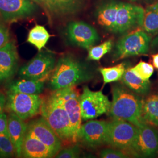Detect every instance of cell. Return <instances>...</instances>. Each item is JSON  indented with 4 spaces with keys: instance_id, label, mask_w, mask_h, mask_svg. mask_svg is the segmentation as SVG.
Wrapping results in <instances>:
<instances>
[{
    "instance_id": "obj_1",
    "label": "cell",
    "mask_w": 158,
    "mask_h": 158,
    "mask_svg": "<svg viewBox=\"0 0 158 158\" xmlns=\"http://www.w3.org/2000/svg\"><path fill=\"white\" fill-rule=\"evenodd\" d=\"M94 76L90 66L71 54H66L58 59L49 77L48 86L51 90H57L89 81Z\"/></svg>"
},
{
    "instance_id": "obj_2",
    "label": "cell",
    "mask_w": 158,
    "mask_h": 158,
    "mask_svg": "<svg viewBox=\"0 0 158 158\" xmlns=\"http://www.w3.org/2000/svg\"><path fill=\"white\" fill-rule=\"evenodd\" d=\"M113 101L109 111L113 119L130 122L137 127L143 124L141 97L125 85H115L113 87Z\"/></svg>"
},
{
    "instance_id": "obj_3",
    "label": "cell",
    "mask_w": 158,
    "mask_h": 158,
    "mask_svg": "<svg viewBox=\"0 0 158 158\" xmlns=\"http://www.w3.org/2000/svg\"><path fill=\"white\" fill-rule=\"evenodd\" d=\"M40 114L60 138L63 143L70 145L77 142L68 113L52 92L43 98Z\"/></svg>"
},
{
    "instance_id": "obj_4",
    "label": "cell",
    "mask_w": 158,
    "mask_h": 158,
    "mask_svg": "<svg viewBox=\"0 0 158 158\" xmlns=\"http://www.w3.org/2000/svg\"><path fill=\"white\" fill-rule=\"evenodd\" d=\"M138 132V128L130 122L113 119L108 122L105 144L128 153L135 141Z\"/></svg>"
},
{
    "instance_id": "obj_5",
    "label": "cell",
    "mask_w": 158,
    "mask_h": 158,
    "mask_svg": "<svg viewBox=\"0 0 158 158\" xmlns=\"http://www.w3.org/2000/svg\"><path fill=\"white\" fill-rule=\"evenodd\" d=\"M42 100L40 95L8 91L5 110L25 121L40 114Z\"/></svg>"
},
{
    "instance_id": "obj_6",
    "label": "cell",
    "mask_w": 158,
    "mask_h": 158,
    "mask_svg": "<svg viewBox=\"0 0 158 158\" xmlns=\"http://www.w3.org/2000/svg\"><path fill=\"white\" fill-rule=\"evenodd\" d=\"M151 37L143 30H136L127 34L117 42L115 46V60L145 55L149 49Z\"/></svg>"
},
{
    "instance_id": "obj_7",
    "label": "cell",
    "mask_w": 158,
    "mask_h": 158,
    "mask_svg": "<svg viewBox=\"0 0 158 158\" xmlns=\"http://www.w3.org/2000/svg\"><path fill=\"white\" fill-rule=\"evenodd\" d=\"M80 104L82 119L87 121L108 113L111 102L102 91H93L85 86L80 96Z\"/></svg>"
},
{
    "instance_id": "obj_8",
    "label": "cell",
    "mask_w": 158,
    "mask_h": 158,
    "mask_svg": "<svg viewBox=\"0 0 158 158\" xmlns=\"http://www.w3.org/2000/svg\"><path fill=\"white\" fill-rule=\"evenodd\" d=\"M56 65L55 55L48 51L39 53L19 70L21 77L46 81L49 78Z\"/></svg>"
},
{
    "instance_id": "obj_9",
    "label": "cell",
    "mask_w": 158,
    "mask_h": 158,
    "mask_svg": "<svg viewBox=\"0 0 158 158\" xmlns=\"http://www.w3.org/2000/svg\"><path fill=\"white\" fill-rule=\"evenodd\" d=\"M52 93L68 113L74 135L77 142L82 120L79 91L75 86H72L52 91Z\"/></svg>"
},
{
    "instance_id": "obj_10",
    "label": "cell",
    "mask_w": 158,
    "mask_h": 158,
    "mask_svg": "<svg viewBox=\"0 0 158 158\" xmlns=\"http://www.w3.org/2000/svg\"><path fill=\"white\" fill-rule=\"evenodd\" d=\"M138 128L135 141L128 153L135 157H153L158 152V131L150 125Z\"/></svg>"
},
{
    "instance_id": "obj_11",
    "label": "cell",
    "mask_w": 158,
    "mask_h": 158,
    "mask_svg": "<svg viewBox=\"0 0 158 158\" xmlns=\"http://www.w3.org/2000/svg\"><path fill=\"white\" fill-rule=\"evenodd\" d=\"M145 10L140 6L119 2L118 9L113 33L123 34L132 29L142 27Z\"/></svg>"
},
{
    "instance_id": "obj_12",
    "label": "cell",
    "mask_w": 158,
    "mask_h": 158,
    "mask_svg": "<svg viewBox=\"0 0 158 158\" xmlns=\"http://www.w3.org/2000/svg\"><path fill=\"white\" fill-rule=\"evenodd\" d=\"M66 34L72 45L86 49L93 46L100 39L96 29L83 21L69 23Z\"/></svg>"
},
{
    "instance_id": "obj_13",
    "label": "cell",
    "mask_w": 158,
    "mask_h": 158,
    "mask_svg": "<svg viewBox=\"0 0 158 158\" xmlns=\"http://www.w3.org/2000/svg\"><path fill=\"white\" fill-rule=\"evenodd\" d=\"M45 12L49 19L73 15L80 11L84 0H32Z\"/></svg>"
},
{
    "instance_id": "obj_14",
    "label": "cell",
    "mask_w": 158,
    "mask_h": 158,
    "mask_svg": "<svg viewBox=\"0 0 158 158\" xmlns=\"http://www.w3.org/2000/svg\"><path fill=\"white\" fill-rule=\"evenodd\" d=\"M108 122L103 120H90L81 125L77 142L89 148L94 149L105 144Z\"/></svg>"
},
{
    "instance_id": "obj_15",
    "label": "cell",
    "mask_w": 158,
    "mask_h": 158,
    "mask_svg": "<svg viewBox=\"0 0 158 158\" xmlns=\"http://www.w3.org/2000/svg\"><path fill=\"white\" fill-rule=\"evenodd\" d=\"M27 130L56 155L62 149V140L42 117L30 121Z\"/></svg>"
},
{
    "instance_id": "obj_16",
    "label": "cell",
    "mask_w": 158,
    "mask_h": 158,
    "mask_svg": "<svg viewBox=\"0 0 158 158\" xmlns=\"http://www.w3.org/2000/svg\"><path fill=\"white\" fill-rule=\"evenodd\" d=\"M32 0H0V16L7 21L31 17L36 11Z\"/></svg>"
},
{
    "instance_id": "obj_17",
    "label": "cell",
    "mask_w": 158,
    "mask_h": 158,
    "mask_svg": "<svg viewBox=\"0 0 158 158\" xmlns=\"http://www.w3.org/2000/svg\"><path fill=\"white\" fill-rule=\"evenodd\" d=\"M18 55L14 40L0 48V83L11 79L18 68Z\"/></svg>"
},
{
    "instance_id": "obj_18",
    "label": "cell",
    "mask_w": 158,
    "mask_h": 158,
    "mask_svg": "<svg viewBox=\"0 0 158 158\" xmlns=\"http://www.w3.org/2000/svg\"><path fill=\"white\" fill-rule=\"evenodd\" d=\"M56 154L49 147L27 130L23 141L21 157L25 158H51Z\"/></svg>"
},
{
    "instance_id": "obj_19",
    "label": "cell",
    "mask_w": 158,
    "mask_h": 158,
    "mask_svg": "<svg viewBox=\"0 0 158 158\" xmlns=\"http://www.w3.org/2000/svg\"><path fill=\"white\" fill-rule=\"evenodd\" d=\"M28 128V124L13 113L8 116V134L16 149L17 156L21 157L23 141Z\"/></svg>"
},
{
    "instance_id": "obj_20",
    "label": "cell",
    "mask_w": 158,
    "mask_h": 158,
    "mask_svg": "<svg viewBox=\"0 0 158 158\" xmlns=\"http://www.w3.org/2000/svg\"><path fill=\"white\" fill-rule=\"evenodd\" d=\"M119 1H110L99 6L96 12L97 21L102 28L113 32L117 12Z\"/></svg>"
},
{
    "instance_id": "obj_21",
    "label": "cell",
    "mask_w": 158,
    "mask_h": 158,
    "mask_svg": "<svg viewBox=\"0 0 158 158\" xmlns=\"http://www.w3.org/2000/svg\"><path fill=\"white\" fill-rule=\"evenodd\" d=\"M21 78L12 82L8 87V91L28 94L40 95L44 90V81L25 77Z\"/></svg>"
},
{
    "instance_id": "obj_22",
    "label": "cell",
    "mask_w": 158,
    "mask_h": 158,
    "mask_svg": "<svg viewBox=\"0 0 158 158\" xmlns=\"http://www.w3.org/2000/svg\"><path fill=\"white\" fill-rule=\"evenodd\" d=\"M121 80L127 87L138 94H146L149 91V81L139 77L131 70V68H127Z\"/></svg>"
},
{
    "instance_id": "obj_23",
    "label": "cell",
    "mask_w": 158,
    "mask_h": 158,
    "mask_svg": "<svg viewBox=\"0 0 158 158\" xmlns=\"http://www.w3.org/2000/svg\"><path fill=\"white\" fill-rule=\"evenodd\" d=\"M142 117L145 124L158 127V95L149 96L143 100Z\"/></svg>"
},
{
    "instance_id": "obj_24",
    "label": "cell",
    "mask_w": 158,
    "mask_h": 158,
    "mask_svg": "<svg viewBox=\"0 0 158 158\" xmlns=\"http://www.w3.org/2000/svg\"><path fill=\"white\" fill-rule=\"evenodd\" d=\"M51 35L42 25H36L29 32L27 42L34 45L39 52L45 47Z\"/></svg>"
},
{
    "instance_id": "obj_25",
    "label": "cell",
    "mask_w": 158,
    "mask_h": 158,
    "mask_svg": "<svg viewBox=\"0 0 158 158\" xmlns=\"http://www.w3.org/2000/svg\"><path fill=\"white\" fill-rule=\"evenodd\" d=\"M142 28L147 34L158 33V4L148 6L145 11V16Z\"/></svg>"
},
{
    "instance_id": "obj_26",
    "label": "cell",
    "mask_w": 158,
    "mask_h": 158,
    "mask_svg": "<svg viewBox=\"0 0 158 158\" xmlns=\"http://www.w3.org/2000/svg\"><path fill=\"white\" fill-rule=\"evenodd\" d=\"M126 69L125 63H122L113 67L100 68L99 70L104 83L106 84L121 80Z\"/></svg>"
},
{
    "instance_id": "obj_27",
    "label": "cell",
    "mask_w": 158,
    "mask_h": 158,
    "mask_svg": "<svg viewBox=\"0 0 158 158\" xmlns=\"http://www.w3.org/2000/svg\"><path fill=\"white\" fill-rule=\"evenodd\" d=\"M113 45V41L108 40L99 45L91 47L89 49L87 59L91 60H100L112 49Z\"/></svg>"
},
{
    "instance_id": "obj_28",
    "label": "cell",
    "mask_w": 158,
    "mask_h": 158,
    "mask_svg": "<svg viewBox=\"0 0 158 158\" xmlns=\"http://www.w3.org/2000/svg\"><path fill=\"white\" fill-rule=\"evenodd\" d=\"M17 156L16 149L8 135L0 134V158H11Z\"/></svg>"
},
{
    "instance_id": "obj_29",
    "label": "cell",
    "mask_w": 158,
    "mask_h": 158,
    "mask_svg": "<svg viewBox=\"0 0 158 158\" xmlns=\"http://www.w3.org/2000/svg\"><path fill=\"white\" fill-rule=\"evenodd\" d=\"M131 69L136 75L145 81H149L154 72L152 65L143 61H140L134 67L131 68Z\"/></svg>"
},
{
    "instance_id": "obj_30",
    "label": "cell",
    "mask_w": 158,
    "mask_h": 158,
    "mask_svg": "<svg viewBox=\"0 0 158 158\" xmlns=\"http://www.w3.org/2000/svg\"><path fill=\"white\" fill-rule=\"evenodd\" d=\"M80 153V148L79 145H74L61 149L55 157L57 158H79Z\"/></svg>"
},
{
    "instance_id": "obj_31",
    "label": "cell",
    "mask_w": 158,
    "mask_h": 158,
    "mask_svg": "<svg viewBox=\"0 0 158 158\" xmlns=\"http://www.w3.org/2000/svg\"><path fill=\"white\" fill-rule=\"evenodd\" d=\"M100 157L102 158H127L128 155L123 151L115 148H106L100 153Z\"/></svg>"
},
{
    "instance_id": "obj_32",
    "label": "cell",
    "mask_w": 158,
    "mask_h": 158,
    "mask_svg": "<svg viewBox=\"0 0 158 158\" xmlns=\"http://www.w3.org/2000/svg\"><path fill=\"white\" fill-rule=\"evenodd\" d=\"M10 42L9 29L2 23H0V48Z\"/></svg>"
},
{
    "instance_id": "obj_33",
    "label": "cell",
    "mask_w": 158,
    "mask_h": 158,
    "mask_svg": "<svg viewBox=\"0 0 158 158\" xmlns=\"http://www.w3.org/2000/svg\"><path fill=\"white\" fill-rule=\"evenodd\" d=\"M0 134H8V116L4 112L0 113Z\"/></svg>"
},
{
    "instance_id": "obj_34",
    "label": "cell",
    "mask_w": 158,
    "mask_h": 158,
    "mask_svg": "<svg viewBox=\"0 0 158 158\" xmlns=\"http://www.w3.org/2000/svg\"><path fill=\"white\" fill-rule=\"evenodd\" d=\"M6 97L1 92H0V113L4 112L6 107Z\"/></svg>"
},
{
    "instance_id": "obj_35",
    "label": "cell",
    "mask_w": 158,
    "mask_h": 158,
    "mask_svg": "<svg viewBox=\"0 0 158 158\" xmlns=\"http://www.w3.org/2000/svg\"><path fill=\"white\" fill-rule=\"evenodd\" d=\"M152 62L153 66L158 69V53L152 55Z\"/></svg>"
},
{
    "instance_id": "obj_36",
    "label": "cell",
    "mask_w": 158,
    "mask_h": 158,
    "mask_svg": "<svg viewBox=\"0 0 158 158\" xmlns=\"http://www.w3.org/2000/svg\"><path fill=\"white\" fill-rule=\"evenodd\" d=\"M153 45H157V44H158V36L156 38V40L153 41Z\"/></svg>"
},
{
    "instance_id": "obj_37",
    "label": "cell",
    "mask_w": 158,
    "mask_h": 158,
    "mask_svg": "<svg viewBox=\"0 0 158 158\" xmlns=\"http://www.w3.org/2000/svg\"><path fill=\"white\" fill-rule=\"evenodd\" d=\"M130 1H136V0H130Z\"/></svg>"
},
{
    "instance_id": "obj_38",
    "label": "cell",
    "mask_w": 158,
    "mask_h": 158,
    "mask_svg": "<svg viewBox=\"0 0 158 158\" xmlns=\"http://www.w3.org/2000/svg\"><path fill=\"white\" fill-rule=\"evenodd\" d=\"M157 3H158V2H157Z\"/></svg>"
}]
</instances>
